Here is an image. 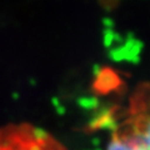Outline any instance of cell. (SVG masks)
Segmentation results:
<instances>
[{"label": "cell", "instance_id": "1", "mask_svg": "<svg viewBox=\"0 0 150 150\" xmlns=\"http://www.w3.org/2000/svg\"><path fill=\"white\" fill-rule=\"evenodd\" d=\"M149 85L143 83L134 89L106 150H149Z\"/></svg>", "mask_w": 150, "mask_h": 150}, {"label": "cell", "instance_id": "4", "mask_svg": "<svg viewBox=\"0 0 150 150\" xmlns=\"http://www.w3.org/2000/svg\"><path fill=\"white\" fill-rule=\"evenodd\" d=\"M103 25H104L105 29H112L114 28V20L111 18H104L103 19Z\"/></svg>", "mask_w": 150, "mask_h": 150}, {"label": "cell", "instance_id": "2", "mask_svg": "<svg viewBox=\"0 0 150 150\" xmlns=\"http://www.w3.org/2000/svg\"><path fill=\"white\" fill-rule=\"evenodd\" d=\"M0 150H68L54 135L29 123L0 126Z\"/></svg>", "mask_w": 150, "mask_h": 150}, {"label": "cell", "instance_id": "3", "mask_svg": "<svg viewBox=\"0 0 150 150\" xmlns=\"http://www.w3.org/2000/svg\"><path fill=\"white\" fill-rule=\"evenodd\" d=\"M115 40V33L112 29H105L104 30V44L106 46L111 45V43Z\"/></svg>", "mask_w": 150, "mask_h": 150}]
</instances>
